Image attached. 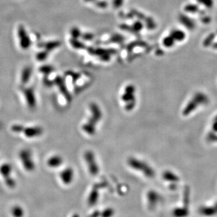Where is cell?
Here are the masks:
<instances>
[{
    "label": "cell",
    "mask_w": 217,
    "mask_h": 217,
    "mask_svg": "<svg viewBox=\"0 0 217 217\" xmlns=\"http://www.w3.org/2000/svg\"><path fill=\"white\" fill-rule=\"evenodd\" d=\"M90 116L83 124V132L89 136H93L96 133L97 127L103 117V112L98 104L95 103L89 106Z\"/></svg>",
    "instance_id": "6da1fadb"
},
{
    "label": "cell",
    "mask_w": 217,
    "mask_h": 217,
    "mask_svg": "<svg viewBox=\"0 0 217 217\" xmlns=\"http://www.w3.org/2000/svg\"><path fill=\"white\" fill-rule=\"evenodd\" d=\"M121 101L126 111H130L134 109L136 104V89L133 84H128L124 88Z\"/></svg>",
    "instance_id": "7a4b0ae2"
},
{
    "label": "cell",
    "mask_w": 217,
    "mask_h": 217,
    "mask_svg": "<svg viewBox=\"0 0 217 217\" xmlns=\"http://www.w3.org/2000/svg\"><path fill=\"white\" fill-rule=\"evenodd\" d=\"M127 162V165L131 169L141 172L147 177H152L154 175V171L150 165L139 158L130 157Z\"/></svg>",
    "instance_id": "3957f363"
},
{
    "label": "cell",
    "mask_w": 217,
    "mask_h": 217,
    "mask_svg": "<svg viewBox=\"0 0 217 217\" xmlns=\"http://www.w3.org/2000/svg\"><path fill=\"white\" fill-rule=\"evenodd\" d=\"M84 160L89 173L93 176L97 175L100 171V167L93 151H86L84 153Z\"/></svg>",
    "instance_id": "277c9868"
},
{
    "label": "cell",
    "mask_w": 217,
    "mask_h": 217,
    "mask_svg": "<svg viewBox=\"0 0 217 217\" xmlns=\"http://www.w3.org/2000/svg\"><path fill=\"white\" fill-rule=\"evenodd\" d=\"M21 160L23 165L26 170L29 171L33 170L34 168V164L31 158V153L27 150L22 151L20 154Z\"/></svg>",
    "instance_id": "5b68a950"
},
{
    "label": "cell",
    "mask_w": 217,
    "mask_h": 217,
    "mask_svg": "<svg viewBox=\"0 0 217 217\" xmlns=\"http://www.w3.org/2000/svg\"><path fill=\"white\" fill-rule=\"evenodd\" d=\"M61 178L62 181L65 183H70L74 178V170L71 167H66L63 170L61 173Z\"/></svg>",
    "instance_id": "8992f818"
},
{
    "label": "cell",
    "mask_w": 217,
    "mask_h": 217,
    "mask_svg": "<svg viewBox=\"0 0 217 217\" xmlns=\"http://www.w3.org/2000/svg\"><path fill=\"white\" fill-rule=\"evenodd\" d=\"M25 134L29 138H34L40 136L43 133V129L41 127L35 126L28 127L25 130Z\"/></svg>",
    "instance_id": "52a82bcc"
},
{
    "label": "cell",
    "mask_w": 217,
    "mask_h": 217,
    "mask_svg": "<svg viewBox=\"0 0 217 217\" xmlns=\"http://www.w3.org/2000/svg\"><path fill=\"white\" fill-rule=\"evenodd\" d=\"M63 159L61 156L54 155L50 157L47 161V165L51 168H56L62 165Z\"/></svg>",
    "instance_id": "ba28073f"
},
{
    "label": "cell",
    "mask_w": 217,
    "mask_h": 217,
    "mask_svg": "<svg viewBox=\"0 0 217 217\" xmlns=\"http://www.w3.org/2000/svg\"><path fill=\"white\" fill-rule=\"evenodd\" d=\"M25 96L26 99L29 104L30 106L31 107H34L36 104V100H35V96L33 91L31 89H28L25 91Z\"/></svg>",
    "instance_id": "9c48e42d"
},
{
    "label": "cell",
    "mask_w": 217,
    "mask_h": 217,
    "mask_svg": "<svg viewBox=\"0 0 217 217\" xmlns=\"http://www.w3.org/2000/svg\"><path fill=\"white\" fill-rule=\"evenodd\" d=\"M124 2V0H114L113 4L115 8H118L121 7Z\"/></svg>",
    "instance_id": "30bf717a"
},
{
    "label": "cell",
    "mask_w": 217,
    "mask_h": 217,
    "mask_svg": "<svg viewBox=\"0 0 217 217\" xmlns=\"http://www.w3.org/2000/svg\"><path fill=\"white\" fill-rule=\"evenodd\" d=\"M22 129L23 127L21 125H15L13 127V130L16 132H21V131H22Z\"/></svg>",
    "instance_id": "8fae6325"
},
{
    "label": "cell",
    "mask_w": 217,
    "mask_h": 217,
    "mask_svg": "<svg viewBox=\"0 0 217 217\" xmlns=\"http://www.w3.org/2000/svg\"><path fill=\"white\" fill-rule=\"evenodd\" d=\"M85 2H94V1H96L97 0H84Z\"/></svg>",
    "instance_id": "7c38bea8"
}]
</instances>
